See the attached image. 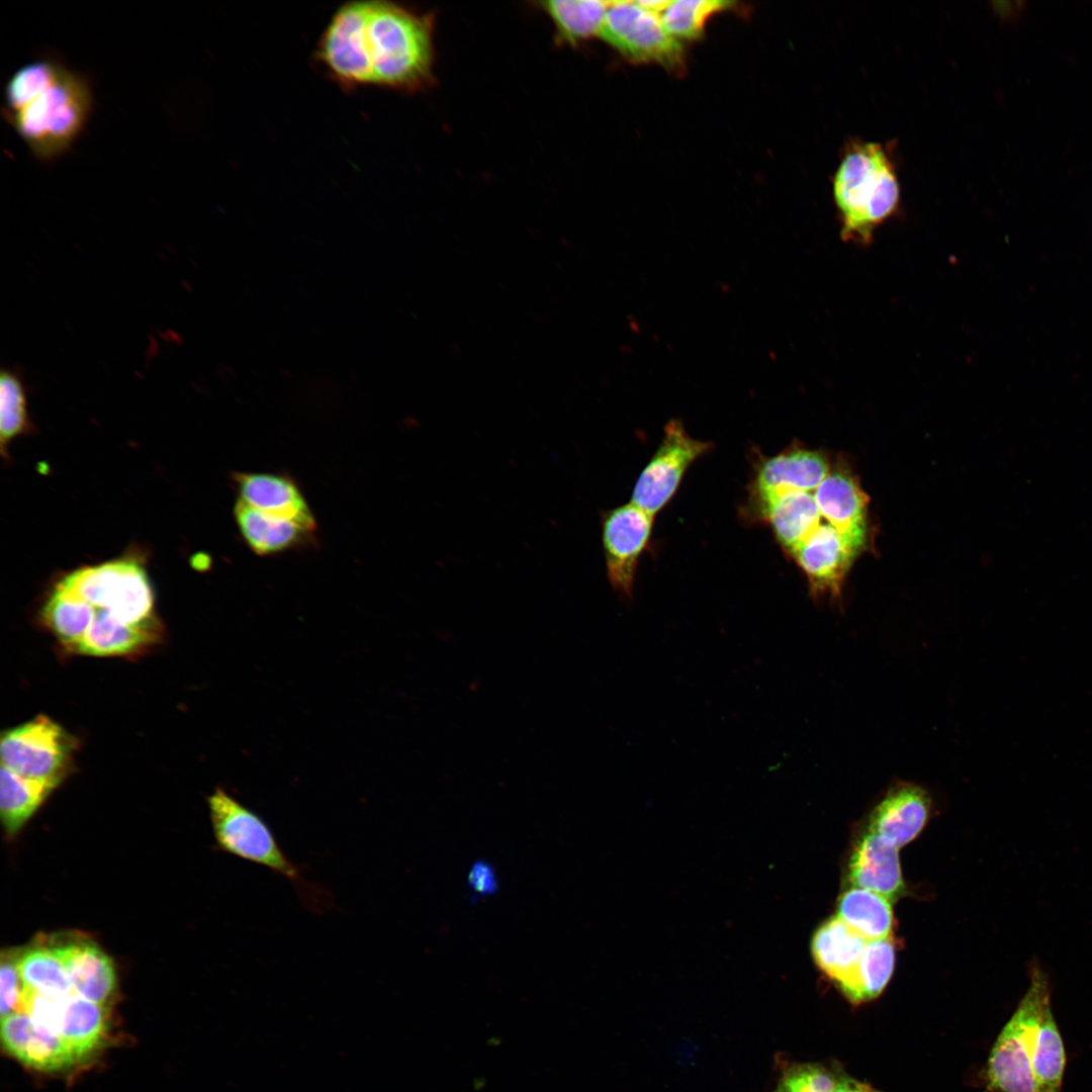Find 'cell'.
Wrapping results in <instances>:
<instances>
[{
    "label": "cell",
    "instance_id": "13",
    "mask_svg": "<svg viewBox=\"0 0 1092 1092\" xmlns=\"http://www.w3.org/2000/svg\"><path fill=\"white\" fill-rule=\"evenodd\" d=\"M931 808V798L925 789L916 784L897 782L872 812L869 831L885 837L899 848L920 833Z\"/></svg>",
    "mask_w": 1092,
    "mask_h": 1092
},
{
    "label": "cell",
    "instance_id": "5",
    "mask_svg": "<svg viewBox=\"0 0 1092 1092\" xmlns=\"http://www.w3.org/2000/svg\"><path fill=\"white\" fill-rule=\"evenodd\" d=\"M1051 1003V985L1038 964L1029 967V986L999 1033L988 1059L987 1080L993 1092H1038L1032 1061L1042 1014Z\"/></svg>",
    "mask_w": 1092,
    "mask_h": 1092
},
{
    "label": "cell",
    "instance_id": "11",
    "mask_svg": "<svg viewBox=\"0 0 1092 1092\" xmlns=\"http://www.w3.org/2000/svg\"><path fill=\"white\" fill-rule=\"evenodd\" d=\"M821 516L857 555L867 539V495L843 469L829 472L814 494Z\"/></svg>",
    "mask_w": 1092,
    "mask_h": 1092
},
{
    "label": "cell",
    "instance_id": "4",
    "mask_svg": "<svg viewBox=\"0 0 1092 1092\" xmlns=\"http://www.w3.org/2000/svg\"><path fill=\"white\" fill-rule=\"evenodd\" d=\"M207 802L213 835L221 850L285 878L312 912L330 908L331 895L305 879L301 869L284 852L269 824L257 812L221 788H216Z\"/></svg>",
    "mask_w": 1092,
    "mask_h": 1092
},
{
    "label": "cell",
    "instance_id": "17",
    "mask_svg": "<svg viewBox=\"0 0 1092 1092\" xmlns=\"http://www.w3.org/2000/svg\"><path fill=\"white\" fill-rule=\"evenodd\" d=\"M162 634V624L156 617L128 624L96 610L91 625L72 652L93 656L132 655L158 643Z\"/></svg>",
    "mask_w": 1092,
    "mask_h": 1092
},
{
    "label": "cell",
    "instance_id": "15",
    "mask_svg": "<svg viewBox=\"0 0 1092 1092\" xmlns=\"http://www.w3.org/2000/svg\"><path fill=\"white\" fill-rule=\"evenodd\" d=\"M1 1035L7 1051L31 1068L57 1071L76 1061L59 1035L39 1026L24 1012L2 1017Z\"/></svg>",
    "mask_w": 1092,
    "mask_h": 1092
},
{
    "label": "cell",
    "instance_id": "2",
    "mask_svg": "<svg viewBox=\"0 0 1092 1092\" xmlns=\"http://www.w3.org/2000/svg\"><path fill=\"white\" fill-rule=\"evenodd\" d=\"M92 107L89 80L51 59L18 68L4 90L3 114L41 161L53 160L72 147Z\"/></svg>",
    "mask_w": 1092,
    "mask_h": 1092
},
{
    "label": "cell",
    "instance_id": "25",
    "mask_svg": "<svg viewBox=\"0 0 1092 1092\" xmlns=\"http://www.w3.org/2000/svg\"><path fill=\"white\" fill-rule=\"evenodd\" d=\"M57 785L21 777L4 765L0 770V814L8 836L15 835Z\"/></svg>",
    "mask_w": 1092,
    "mask_h": 1092
},
{
    "label": "cell",
    "instance_id": "36",
    "mask_svg": "<svg viewBox=\"0 0 1092 1092\" xmlns=\"http://www.w3.org/2000/svg\"><path fill=\"white\" fill-rule=\"evenodd\" d=\"M468 884L469 888L478 896L492 894L497 887L492 867L484 861H477L469 871Z\"/></svg>",
    "mask_w": 1092,
    "mask_h": 1092
},
{
    "label": "cell",
    "instance_id": "27",
    "mask_svg": "<svg viewBox=\"0 0 1092 1092\" xmlns=\"http://www.w3.org/2000/svg\"><path fill=\"white\" fill-rule=\"evenodd\" d=\"M96 614V609L60 582L44 604L42 623L70 651L83 638Z\"/></svg>",
    "mask_w": 1092,
    "mask_h": 1092
},
{
    "label": "cell",
    "instance_id": "23",
    "mask_svg": "<svg viewBox=\"0 0 1092 1092\" xmlns=\"http://www.w3.org/2000/svg\"><path fill=\"white\" fill-rule=\"evenodd\" d=\"M17 967L23 985L29 989L57 1000H65L74 994L52 938H41L36 943L19 948Z\"/></svg>",
    "mask_w": 1092,
    "mask_h": 1092
},
{
    "label": "cell",
    "instance_id": "6",
    "mask_svg": "<svg viewBox=\"0 0 1092 1092\" xmlns=\"http://www.w3.org/2000/svg\"><path fill=\"white\" fill-rule=\"evenodd\" d=\"M60 583L117 620L138 624L154 617V595L145 568L136 561L118 559L79 568Z\"/></svg>",
    "mask_w": 1092,
    "mask_h": 1092
},
{
    "label": "cell",
    "instance_id": "10",
    "mask_svg": "<svg viewBox=\"0 0 1092 1092\" xmlns=\"http://www.w3.org/2000/svg\"><path fill=\"white\" fill-rule=\"evenodd\" d=\"M653 516L632 503L609 512L603 521L602 538L608 579L623 597H630L639 556L645 548Z\"/></svg>",
    "mask_w": 1092,
    "mask_h": 1092
},
{
    "label": "cell",
    "instance_id": "7",
    "mask_svg": "<svg viewBox=\"0 0 1092 1092\" xmlns=\"http://www.w3.org/2000/svg\"><path fill=\"white\" fill-rule=\"evenodd\" d=\"M74 747L73 737L62 726L39 715L2 734L1 765L58 786L70 768Z\"/></svg>",
    "mask_w": 1092,
    "mask_h": 1092
},
{
    "label": "cell",
    "instance_id": "14",
    "mask_svg": "<svg viewBox=\"0 0 1092 1092\" xmlns=\"http://www.w3.org/2000/svg\"><path fill=\"white\" fill-rule=\"evenodd\" d=\"M51 938L74 993L104 1005L116 988V974L111 959L87 937Z\"/></svg>",
    "mask_w": 1092,
    "mask_h": 1092
},
{
    "label": "cell",
    "instance_id": "32",
    "mask_svg": "<svg viewBox=\"0 0 1092 1092\" xmlns=\"http://www.w3.org/2000/svg\"><path fill=\"white\" fill-rule=\"evenodd\" d=\"M735 3L722 0H672L661 13L667 32L677 40H695L704 33L708 19Z\"/></svg>",
    "mask_w": 1092,
    "mask_h": 1092
},
{
    "label": "cell",
    "instance_id": "33",
    "mask_svg": "<svg viewBox=\"0 0 1092 1092\" xmlns=\"http://www.w3.org/2000/svg\"><path fill=\"white\" fill-rule=\"evenodd\" d=\"M837 1079L825 1068L817 1065H797L783 1075L772 1092H833Z\"/></svg>",
    "mask_w": 1092,
    "mask_h": 1092
},
{
    "label": "cell",
    "instance_id": "24",
    "mask_svg": "<svg viewBox=\"0 0 1092 1092\" xmlns=\"http://www.w3.org/2000/svg\"><path fill=\"white\" fill-rule=\"evenodd\" d=\"M105 1033L103 1005L76 993L64 1000L59 1036L76 1061L93 1053Z\"/></svg>",
    "mask_w": 1092,
    "mask_h": 1092
},
{
    "label": "cell",
    "instance_id": "20",
    "mask_svg": "<svg viewBox=\"0 0 1092 1092\" xmlns=\"http://www.w3.org/2000/svg\"><path fill=\"white\" fill-rule=\"evenodd\" d=\"M868 941L834 917L817 929L811 950L818 968L841 988L854 975Z\"/></svg>",
    "mask_w": 1092,
    "mask_h": 1092
},
{
    "label": "cell",
    "instance_id": "30",
    "mask_svg": "<svg viewBox=\"0 0 1092 1092\" xmlns=\"http://www.w3.org/2000/svg\"><path fill=\"white\" fill-rule=\"evenodd\" d=\"M1065 1066L1064 1042L1050 1005L1039 1023L1032 1061L1038 1092H1062Z\"/></svg>",
    "mask_w": 1092,
    "mask_h": 1092
},
{
    "label": "cell",
    "instance_id": "38",
    "mask_svg": "<svg viewBox=\"0 0 1092 1092\" xmlns=\"http://www.w3.org/2000/svg\"><path fill=\"white\" fill-rule=\"evenodd\" d=\"M670 1L667 0H640L637 3L644 9L660 14L666 9Z\"/></svg>",
    "mask_w": 1092,
    "mask_h": 1092
},
{
    "label": "cell",
    "instance_id": "22",
    "mask_svg": "<svg viewBox=\"0 0 1092 1092\" xmlns=\"http://www.w3.org/2000/svg\"><path fill=\"white\" fill-rule=\"evenodd\" d=\"M235 519L245 542L259 555L294 548L312 534L293 522L254 509L240 498L235 506Z\"/></svg>",
    "mask_w": 1092,
    "mask_h": 1092
},
{
    "label": "cell",
    "instance_id": "12",
    "mask_svg": "<svg viewBox=\"0 0 1092 1092\" xmlns=\"http://www.w3.org/2000/svg\"><path fill=\"white\" fill-rule=\"evenodd\" d=\"M792 554L809 578L811 592L817 597L830 594L838 597L841 583L856 554L829 523L820 524Z\"/></svg>",
    "mask_w": 1092,
    "mask_h": 1092
},
{
    "label": "cell",
    "instance_id": "34",
    "mask_svg": "<svg viewBox=\"0 0 1092 1092\" xmlns=\"http://www.w3.org/2000/svg\"><path fill=\"white\" fill-rule=\"evenodd\" d=\"M18 951L19 948H6L1 952L0 1010L2 1017L20 1011L24 985L17 967Z\"/></svg>",
    "mask_w": 1092,
    "mask_h": 1092
},
{
    "label": "cell",
    "instance_id": "31",
    "mask_svg": "<svg viewBox=\"0 0 1092 1092\" xmlns=\"http://www.w3.org/2000/svg\"><path fill=\"white\" fill-rule=\"evenodd\" d=\"M32 424L27 410V388L23 374L16 367H2L0 371V440L2 455L7 445L16 437L31 431Z\"/></svg>",
    "mask_w": 1092,
    "mask_h": 1092
},
{
    "label": "cell",
    "instance_id": "29",
    "mask_svg": "<svg viewBox=\"0 0 1092 1092\" xmlns=\"http://www.w3.org/2000/svg\"><path fill=\"white\" fill-rule=\"evenodd\" d=\"M894 964L895 949L890 937L869 940L854 975L840 989L851 1002L871 1000L888 984Z\"/></svg>",
    "mask_w": 1092,
    "mask_h": 1092
},
{
    "label": "cell",
    "instance_id": "3",
    "mask_svg": "<svg viewBox=\"0 0 1092 1092\" xmlns=\"http://www.w3.org/2000/svg\"><path fill=\"white\" fill-rule=\"evenodd\" d=\"M833 198L844 242L868 246L900 204V185L888 147L861 140L842 150L833 176Z\"/></svg>",
    "mask_w": 1092,
    "mask_h": 1092
},
{
    "label": "cell",
    "instance_id": "16",
    "mask_svg": "<svg viewBox=\"0 0 1092 1092\" xmlns=\"http://www.w3.org/2000/svg\"><path fill=\"white\" fill-rule=\"evenodd\" d=\"M240 499L265 514L293 522L313 533L314 517L298 486L283 475L238 473L235 476Z\"/></svg>",
    "mask_w": 1092,
    "mask_h": 1092
},
{
    "label": "cell",
    "instance_id": "21",
    "mask_svg": "<svg viewBox=\"0 0 1092 1092\" xmlns=\"http://www.w3.org/2000/svg\"><path fill=\"white\" fill-rule=\"evenodd\" d=\"M779 542L791 553L820 525L821 514L810 491L783 492L762 508Z\"/></svg>",
    "mask_w": 1092,
    "mask_h": 1092
},
{
    "label": "cell",
    "instance_id": "19",
    "mask_svg": "<svg viewBox=\"0 0 1092 1092\" xmlns=\"http://www.w3.org/2000/svg\"><path fill=\"white\" fill-rule=\"evenodd\" d=\"M898 847L885 837L868 831L856 844L848 866L852 887L896 898L904 889Z\"/></svg>",
    "mask_w": 1092,
    "mask_h": 1092
},
{
    "label": "cell",
    "instance_id": "35",
    "mask_svg": "<svg viewBox=\"0 0 1092 1092\" xmlns=\"http://www.w3.org/2000/svg\"><path fill=\"white\" fill-rule=\"evenodd\" d=\"M64 1000H57L24 986L20 1011L35 1023L59 1035Z\"/></svg>",
    "mask_w": 1092,
    "mask_h": 1092
},
{
    "label": "cell",
    "instance_id": "26",
    "mask_svg": "<svg viewBox=\"0 0 1092 1092\" xmlns=\"http://www.w3.org/2000/svg\"><path fill=\"white\" fill-rule=\"evenodd\" d=\"M868 940L888 938L893 926L890 899L866 889L845 891L837 905V916Z\"/></svg>",
    "mask_w": 1092,
    "mask_h": 1092
},
{
    "label": "cell",
    "instance_id": "28",
    "mask_svg": "<svg viewBox=\"0 0 1092 1092\" xmlns=\"http://www.w3.org/2000/svg\"><path fill=\"white\" fill-rule=\"evenodd\" d=\"M610 1L555 0L541 2V8L553 22L558 39L576 44L599 36Z\"/></svg>",
    "mask_w": 1092,
    "mask_h": 1092
},
{
    "label": "cell",
    "instance_id": "18",
    "mask_svg": "<svg viewBox=\"0 0 1092 1092\" xmlns=\"http://www.w3.org/2000/svg\"><path fill=\"white\" fill-rule=\"evenodd\" d=\"M828 473V462L817 452L796 449L771 457L763 462L756 476L760 507L786 491L816 489Z\"/></svg>",
    "mask_w": 1092,
    "mask_h": 1092
},
{
    "label": "cell",
    "instance_id": "8",
    "mask_svg": "<svg viewBox=\"0 0 1092 1092\" xmlns=\"http://www.w3.org/2000/svg\"><path fill=\"white\" fill-rule=\"evenodd\" d=\"M599 36L635 63H655L667 69L682 65L681 41L664 28L660 14L642 8L637 1H610Z\"/></svg>",
    "mask_w": 1092,
    "mask_h": 1092
},
{
    "label": "cell",
    "instance_id": "37",
    "mask_svg": "<svg viewBox=\"0 0 1092 1092\" xmlns=\"http://www.w3.org/2000/svg\"><path fill=\"white\" fill-rule=\"evenodd\" d=\"M833 1092H878L869 1085L843 1077L837 1081Z\"/></svg>",
    "mask_w": 1092,
    "mask_h": 1092
},
{
    "label": "cell",
    "instance_id": "9",
    "mask_svg": "<svg viewBox=\"0 0 1092 1092\" xmlns=\"http://www.w3.org/2000/svg\"><path fill=\"white\" fill-rule=\"evenodd\" d=\"M710 447L690 437L679 421L668 422L660 446L639 475L631 503L654 516L674 494L688 467Z\"/></svg>",
    "mask_w": 1092,
    "mask_h": 1092
},
{
    "label": "cell",
    "instance_id": "1",
    "mask_svg": "<svg viewBox=\"0 0 1092 1092\" xmlns=\"http://www.w3.org/2000/svg\"><path fill=\"white\" fill-rule=\"evenodd\" d=\"M429 15L387 0H353L332 15L315 49L325 73L344 89L416 91L432 78Z\"/></svg>",
    "mask_w": 1092,
    "mask_h": 1092
}]
</instances>
